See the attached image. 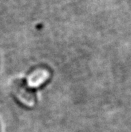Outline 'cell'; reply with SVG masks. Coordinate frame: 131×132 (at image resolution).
<instances>
[{
	"mask_svg": "<svg viewBox=\"0 0 131 132\" xmlns=\"http://www.w3.org/2000/svg\"><path fill=\"white\" fill-rule=\"evenodd\" d=\"M49 72L43 69H39L31 74L28 78V85L30 87H38L48 79Z\"/></svg>",
	"mask_w": 131,
	"mask_h": 132,
	"instance_id": "6da1fadb",
	"label": "cell"
},
{
	"mask_svg": "<svg viewBox=\"0 0 131 132\" xmlns=\"http://www.w3.org/2000/svg\"><path fill=\"white\" fill-rule=\"evenodd\" d=\"M16 95L21 101L26 104L27 105L30 107L33 105L35 98L33 94L28 91V89H24L23 87H18L16 89Z\"/></svg>",
	"mask_w": 131,
	"mask_h": 132,
	"instance_id": "7a4b0ae2",
	"label": "cell"
}]
</instances>
